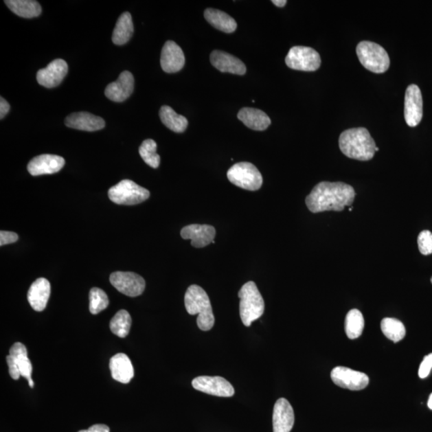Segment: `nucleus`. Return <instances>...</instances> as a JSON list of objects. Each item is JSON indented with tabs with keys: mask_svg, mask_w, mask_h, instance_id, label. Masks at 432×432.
<instances>
[{
	"mask_svg": "<svg viewBox=\"0 0 432 432\" xmlns=\"http://www.w3.org/2000/svg\"><path fill=\"white\" fill-rule=\"evenodd\" d=\"M157 144L153 139H146L140 146L139 152L144 161L152 168H158L160 157L157 153Z\"/></svg>",
	"mask_w": 432,
	"mask_h": 432,
	"instance_id": "nucleus-32",
	"label": "nucleus"
},
{
	"mask_svg": "<svg viewBox=\"0 0 432 432\" xmlns=\"http://www.w3.org/2000/svg\"><path fill=\"white\" fill-rule=\"evenodd\" d=\"M4 3L12 12L23 18H35L42 12L41 4L34 0H6Z\"/></svg>",
	"mask_w": 432,
	"mask_h": 432,
	"instance_id": "nucleus-27",
	"label": "nucleus"
},
{
	"mask_svg": "<svg viewBox=\"0 0 432 432\" xmlns=\"http://www.w3.org/2000/svg\"><path fill=\"white\" fill-rule=\"evenodd\" d=\"M109 197L116 205H135L147 201L150 192L130 179H124L110 188Z\"/></svg>",
	"mask_w": 432,
	"mask_h": 432,
	"instance_id": "nucleus-6",
	"label": "nucleus"
},
{
	"mask_svg": "<svg viewBox=\"0 0 432 432\" xmlns=\"http://www.w3.org/2000/svg\"><path fill=\"white\" fill-rule=\"evenodd\" d=\"M381 330L383 334L394 343L400 342L405 337V325L399 319H383L381 321Z\"/></svg>",
	"mask_w": 432,
	"mask_h": 432,
	"instance_id": "nucleus-29",
	"label": "nucleus"
},
{
	"mask_svg": "<svg viewBox=\"0 0 432 432\" xmlns=\"http://www.w3.org/2000/svg\"><path fill=\"white\" fill-rule=\"evenodd\" d=\"M273 3L275 5L276 7L284 8L286 3H287V1H286V0H274Z\"/></svg>",
	"mask_w": 432,
	"mask_h": 432,
	"instance_id": "nucleus-38",
	"label": "nucleus"
},
{
	"mask_svg": "<svg viewBox=\"0 0 432 432\" xmlns=\"http://www.w3.org/2000/svg\"><path fill=\"white\" fill-rule=\"evenodd\" d=\"M285 62L293 70L315 71L321 65V58L312 47L296 46L291 48Z\"/></svg>",
	"mask_w": 432,
	"mask_h": 432,
	"instance_id": "nucleus-9",
	"label": "nucleus"
},
{
	"mask_svg": "<svg viewBox=\"0 0 432 432\" xmlns=\"http://www.w3.org/2000/svg\"><path fill=\"white\" fill-rule=\"evenodd\" d=\"M432 369V353L426 356L423 362L421 363L419 369V376L421 378H424L429 376L431 370Z\"/></svg>",
	"mask_w": 432,
	"mask_h": 432,
	"instance_id": "nucleus-35",
	"label": "nucleus"
},
{
	"mask_svg": "<svg viewBox=\"0 0 432 432\" xmlns=\"http://www.w3.org/2000/svg\"><path fill=\"white\" fill-rule=\"evenodd\" d=\"M356 53L361 65L368 71L381 74L389 69V56L385 48L376 43L361 42L356 47Z\"/></svg>",
	"mask_w": 432,
	"mask_h": 432,
	"instance_id": "nucleus-5",
	"label": "nucleus"
},
{
	"mask_svg": "<svg viewBox=\"0 0 432 432\" xmlns=\"http://www.w3.org/2000/svg\"><path fill=\"white\" fill-rule=\"evenodd\" d=\"M69 71V65L66 61L61 59L53 60L45 69L37 72V81L38 84L53 89L59 86Z\"/></svg>",
	"mask_w": 432,
	"mask_h": 432,
	"instance_id": "nucleus-14",
	"label": "nucleus"
},
{
	"mask_svg": "<svg viewBox=\"0 0 432 432\" xmlns=\"http://www.w3.org/2000/svg\"><path fill=\"white\" fill-rule=\"evenodd\" d=\"M196 390L218 397H231L235 395L234 387L220 376H198L192 380Z\"/></svg>",
	"mask_w": 432,
	"mask_h": 432,
	"instance_id": "nucleus-12",
	"label": "nucleus"
},
{
	"mask_svg": "<svg viewBox=\"0 0 432 432\" xmlns=\"http://www.w3.org/2000/svg\"><path fill=\"white\" fill-rule=\"evenodd\" d=\"M50 294L51 284L49 281L45 278L38 279L29 288L28 302L36 312H43L47 307Z\"/></svg>",
	"mask_w": 432,
	"mask_h": 432,
	"instance_id": "nucleus-22",
	"label": "nucleus"
},
{
	"mask_svg": "<svg viewBox=\"0 0 432 432\" xmlns=\"http://www.w3.org/2000/svg\"><path fill=\"white\" fill-rule=\"evenodd\" d=\"M212 65L221 72L231 73V74L245 75L246 66L240 59L222 51H214L210 56Z\"/></svg>",
	"mask_w": 432,
	"mask_h": 432,
	"instance_id": "nucleus-20",
	"label": "nucleus"
},
{
	"mask_svg": "<svg viewBox=\"0 0 432 432\" xmlns=\"http://www.w3.org/2000/svg\"><path fill=\"white\" fill-rule=\"evenodd\" d=\"M184 303L188 314L198 315V327L203 332L209 331L215 324L211 301L200 286L192 285L186 291Z\"/></svg>",
	"mask_w": 432,
	"mask_h": 432,
	"instance_id": "nucleus-3",
	"label": "nucleus"
},
{
	"mask_svg": "<svg viewBox=\"0 0 432 432\" xmlns=\"http://www.w3.org/2000/svg\"><path fill=\"white\" fill-rule=\"evenodd\" d=\"M109 299L104 291L98 288H91L89 293V310L93 315L99 314L108 308Z\"/></svg>",
	"mask_w": 432,
	"mask_h": 432,
	"instance_id": "nucleus-33",
	"label": "nucleus"
},
{
	"mask_svg": "<svg viewBox=\"0 0 432 432\" xmlns=\"http://www.w3.org/2000/svg\"><path fill=\"white\" fill-rule=\"evenodd\" d=\"M111 376L115 380L122 383H128L134 376V368L127 355L119 353L110 361Z\"/></svg>",
	"mask_w": 432,
	"mask_h": 432,
	"instance_id": "nucleus-23",
	"label": "nucleus"
},
{
	"mask_svg": "<svg viewBox=\"0 0 432 432\" xmlns=\"http://www.w3.org/2000/svg\"><path fill=\"white\" fill-rule=\"evenodd\" d=\"M428 406L429 407V409L431 410H432V393L429 397V402H428Z\"/></svg>",
	"mask_w": 432,
	"mask_h": 432,
	"instance_id": "nucleus-39",
	"label": "nucleus"
},
{
	"mask_svg": "<svg viewBox=\"0 0 432 432\" xmlns=\"http://www.w3.org/2000/svg\"><path fill=\"white\" fill-rule=\"evenodd\" d=\"M132 317L127 310H120L111 320V331L120 338L127 337L130 326H132Z\"/></svg>",
	"mask_w": 432,
	"mask_h": 432,
	"instance_id": "nucleus-31",
	"label": "nucleus"
},
{
	"mask_svg": "<svg viewBox=\"0 0 432 432\" xmlns=\"http://www.w3.org/2000/svg\"><path fill=\"white\" fill-rule=\"evenodd\" d=\"M134 76L130 71L121 73L118 80L106 87L105 95L113 102H124L128 99L134 91Z\"/></svg>",
	"mask_w": 432,
	"mask_h": 432,
	"instance_id": "nucleus-17",
	"label": "nucleus"
},
{
	"mask_svg": "<svg viewBox=\"0 0 432 432\" xmlns=\"http://www.w3.org/2000/svg\"><path fill=\"white\" fill-rule=\"evenodd\" d=\"M134 26L132 14L124 12L120 16L113 34V42L116 45H124L132 38Z\"/></svg>",
	"mask_w": 432,
	"mask_h": 432,
	"instance_id": "nucleus-26",
	"label": "nucleus"
},
{
	"mask_svg": "<svg viewBox=\"0 0 432 432\" xmlns=\"http://www.w3.org/2000/svg\"><path fill=\"white\" fill-rule=\"evenodd\" d=\"M110 282L120 293L137 297L145 290V280L138 274L128 271H115L110 276Z\"/></svg>",
	"mask_w": 432,
	"mask_h": 432,
	"instance_id": "nucleus-10",
	"label": "nucleus"
},
{
	"mask_svg": "<svg viewBox=\"0 0 432 432\" xmlns=\"http://www.w3.org/2000/svg\"><path fill=\"white\" fill-rule=\"evenodd\" d=\"M216 231L214 227L207 225H191L184 227L181 235L183 240H192V246L202 249L214 244Z\"/></svg>",
	"mask_w": 432,
	"mask_h": 432,
	"instance_id": "nucleus-16",
	"label": "nucleus"
},
{
	"mask_svg": "<svg viewBox=\"0 0 432 432\" xmlns=\"http://www.w3.org/2000/svg\"><path fill=\"white\" fill-rule=\"evenodd\" d=\"M378 150H380V149H378V148L376 147V152H378Z\"/></svg>",
	"mask_w": 432,
	"mask_h": 432,
	"instance_id": "nucleus-42",
	"label": "nucleus"
},
{
	"mask_svg": "<svg viewBox=\"0 0 432 432\" xmlns=\"http://www.w3.org/2000/svg\"><path fill=\"white\" fill-rule=\"evenodd\" d=\"M65 160L56 155H41L33 158L27 165L29 173L33 177L43 176L60 172L64 168Z\"/></svg>",
	"mask_w": 432,
	"mask_h": 432,
	"instance_id": "nucleus-15",
	"label": "nucleus"
},
{
	"mask_svg": "<svg viewBox=\"0 0 432 432\" xmlns=\"http://www.w3.org/2000/svg\"><path fill=\"white\" fill-rule=\"evenodd\" d=\"M418 246L421 254L429 255L432 254V233L425 230L420 232L418 237Z\"/></svg>",
	"mask_w": 432,
	"mask_h": 432,
	"instance_id": "nucleus-34",
	"label": "nucleus"
},
{
	"mask_svg": "<svg viewBox=\"0 0 432 432\" xmlns=\"http://www.w3.org/2000/svg\"><path fill=\"white\" fill-rule=\"evenodd\" d=\"M431 284H432V277H431Z\"/></svg>",
	"mask_w": 432,
	"mask_h": 432,
	"instance_id": "nucleus-43",
	"label": "nucleus"
},
{
	"mask_svg": "<svg viewBox=\"0 0 432 432\" xmlns=\"http://www.w3.org/2000/svg\"><path fill=\"white\" fill-rule=\"evenodd\" d=\"M331 378L334 385L352 391L363 390L369 383L366 374L345 367H334Z\"/></svg>",
	"mask_w": 432,
	"mask_h": 432,
	"instance_id": "nucleus-11",
	"label": "nucleus"
},
{
	"mask_svg": "<svg viewBox=\"0 0 432 432\" xmlns=\"http://www.w3.org/2000/svg\"><path fill=\"white\" fill-rule=\"evenodd\" d=\"M363 314L357 309H352L347 315L345 319V332L350 339L360 337L364 329Z\"/></svg>",
	"mask_w": 432,
	"mask_h": 432,
	"instance_id": "nucleus-30",
	"label": "nucleus"
},
{
	"mask_svg": "<svg viewBox=\"0 0 432 432\" xmlns=\"http://www.w3.org/2000/svg\"><path fill=\"white\" fill-rule=\"evenodd\" d=\"M405 118L409 127L414 128L423 118V97L416 84L407 87L405 100Z\"/></svg>",
	"mask_w": 432,
	"mask_h": 432,
	"instance_id": "nucleus-13",
	"label": "nucleus"
},
{
	"mask_svg": "<svg viewBox=\"0 0 432 432\" xmlns=\"http://www.w3.org/2000/svg\"><path fill=\"white\" fill-rule=\"evenodd\" d=\"M160 65L167 73H176L182 70L185 65V56L181 47L174 41L166 42L162 49Z\"/></svg>",
	"mask_w": 432,
	"mask_h": 432,
	"instance_id": "nucleus-18",
	"label": "nucleus"
},
{
	"mask_svg": "<svg viewBox=\"0 0 432 432\" xmlns=\"http://www.w3.org/2000/svg\"><path fill=\"white\" fill-rule=\"evenodd\" d=\"M7 363L10 376L13 380H17L19 377L23 376L28 380L29 386L34 387L35 385L32 378V365L27 356V348L23 343H16L10 349Z\"/></svg>",
	"mask_w": 432,
	"mask_h": 432,
	"instance_id": "nucleus-8",
	"label": "nucleus"
},
{
	"mask_svg": "<svg viewBox=\"0 0 432 432\" xmlns=\"http://www.w3.org/2000/svg\"><path fill=\"white\" fill-rule=\"evenodd\" d=\"M78 432H93V431H92L91 429L89 428L87 430H81V431H78Z\"/></svg>",
	"mask_w": 432,
	"mask_h": 432,
	"instance_id": "nucleus-40",
	"label": "nucleus"
},
{
	"mask_svg": "<svg viewBox=\"0 0 432 432\" xmlns=\"http://www.w3.org/2000/svg\"><path fill=\"white\" fill-rule=\"evenodd\" d=\"M273 431L290 432L295 423V415L293 407L288 400L280 398L276 401L273 411Z\"/></svg>",
	"mask_w": 432,
	"mask_h": 432,
	"instance_id": "nucleus-19",
	"label": "nucleus"
},
{
	"mask_svg": "<svg viewBox=\"0 0 432 432\" xmlns=\"http://www.w3.org/2000/svg\"><path fill=\"white\" fill-rule=\"evenodd\" d=\"M19 239L16 233L12 231H1L0 232V245H7L16 242Z\"/></svg>",
	"mask_w": 432,
	"mask_h": 432,
	"instance_id": "nucleus-36",
	"label": "nucleus"
},
{
	"mask_svg": "<svg viewBox=\"0 0 432 432\" xmlns=\"http://www.w3.org/2000/svg\"><path fill=\"white\" fill-rule=\"evenodd\" d=\"M0 100V119L3 120L10 111V104L3 97Z\"/></svg>",
	"mask_w": 432,
	"mask_h": 432,
	"instance_id": "nucleus-37",
	"label": "nucleus"
},
{
	"mask_svg": "<svg viewBox=\"0 0 432 432\" xmlns=\"http://www.w3.org/2000/svg\"><path fill=\"white\" fill-rule=\"evenodd\" d=\"M205 17L212 26L223 32L232 33L236 30L235 19L220 10L207 8L205 12Z\"/></svg>",
	"mask_w": 432,
	"mask_h": 432,
	"instance_id": "nucleus-25",
	"label": "nucleus"
},
{
	"mask_svg": "<svg viewBox=\"0 0 432 432\" xmlns=\"http://www.w3.org/2000/svg\"><path fill=\"white\" fill-rule=\"evenodd\" d=\"M228 181L234 185L247 191H257L263 184V177L254 164L247 162L238 163L228 170Z\"/></svg>",
	"mask_w": 432,
	"mask_h": 432,
	"instance_id": "nucleus-7",
	"label": "nucleus"
},
{
	"mask_svg": "<svg viewBox=\"0 0 432 432\" xmlns=\"http://www.w3.org/2000/svg\"><path fill=\"white\" fill-rule=\"evenodd\" d=\"M355 197V190L347 183L321 182L306 198V205L312 213L341 212L352 205Z\"/></svg>",
	"mask_w": 432,
	"mask_h": 432,
	"instance_id": "nucleus-1",
	"label": "nucleus"
},
{
	"mask_svg": "<svg viewBox=\"0 0 432 432\" xmlns=\"http://www.w3.org/2000/svg\"><path fill=\"white\" fill-rule=\"evenodd\" d=\"M238 119L246 127L255 130H264L271 123L269 116L263 111L251 108L242 109L238 113Z\"/></svg>",
	"mask_w": 432,
	"mask_h": 432,
	"instance_id": "nucleus-24",
	"label": "nucleus"
},
{
	"mask_svg": "<svg viewBox=\"0 0 432 432\" xmlns=\"http://www.w3.org/2000/svg\"><path fill=\"white\" fill-rule=\"evenodd\" d=\"M67 127L85 132H96L105 127V121L89 113H76L67 116L65 120Z\"/></svg>",
	"mask_w": 432,
	"mask_h": 432,
	"instance_id": "nucleus-21",
	"label": "nucleus"
},
{
	"mask_svg": "<svg viewBox=\"0 0 432 432\" xmlns=\"http://www.w3.org/2000/svg\"><path fill=\"white\" fill-rule=\"evenodd\" d=\"M339 145L347 157L361 161L371 160L376 153V143L364 128L344 130L339 137Z\"/></svg>",
	"mask_w": 432,
	"mask_h": 432,
	"instance_id": "nucleus-2",
	"label": "nucleus"
},
{
	"mask_svg": "<svg viewBox=\"0 0 432 432\" xmlns=\"http://www.w3.org/2000/svg\"><path fill=\"white\" fill-rule=\"evenodd\" d=\"M240 314L242 323L250 327L252 322L260 319L264 312V300L256 284L252 281L246 283L239 291Z\"/></svg>",
	"mask_w": 432,
	"mask_h": 432,
	"instance_id": "nucleus-4",
	"label": "nucleus"
},
{
	"mask_svg": "<svg viewBox=\"0 0 432 432\" xmlns=\"http://www.w3.org/2000/svg\"><path fill=\"white\" fill-rule=\"evenodd\" d=\"M352 209H353V208H352V207L349 208V211H350V212H352Z\"/></svg>",
	"mask_w": 432,
	"mask_h": 432,
	"instance_id": "nucleus-41",
	"label": "nucleus"
},
{
	"mask_svg": "<svg viewBox=\"0 0 432 432\" xmlns=\"http://www.w3.org/2000/svg\"><path fill=\"white\" fill-rule=\"evenodd\" d=\"M159 117L162 123L174 133H182L187 128V118L177 114L171 106H163L159 110Z\"/></svg>",
	"mask_w": 432,
	"mask_h": 432,
	"instance_id": "nucleus-28",
	"label": "nucleus"
}]
</instances>
